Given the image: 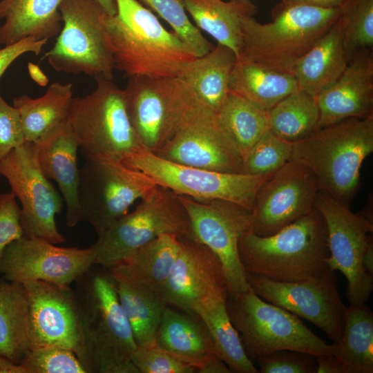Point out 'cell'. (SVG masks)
<instances>
[{
    "label": "cell",
    "mask_w": 373,
    "mask_h": 373,
    "mask_svg": "<svg viewBox=\"0 0 373 373\" xmlns=\"http://www.w3.org/2000/svg\"><path fill=\"white\" fill-rule=\"evenodd\" d=\"M117 13L106 18L114 68L126 77H178L196 57L182 39L136 0H115Z\"/></svg>",
    "instance_id": "obj_3"
},
{
    "label": "cell",
    "mask_w": 373,
    "mask_h": 373,
    "mask_svg": "<svg viewBox=\"0 0 373 373\" xmlns=\"http://www.w3.org/2000/svg\"><path fill=\"white\" fill-rule=\"evenodd\" d=\"M180 240L179 254L162 292L168 305L194 314L197 301L228 294L226 278L221 261L208 247L192 237Z\"/></svg>",
    "instance_id": "obj_21"
},
{
    "label": "cell",
    "mask_w": 373,
    "mask_h": 373,
    "mask_svg": "<svg viewBox=\"0 0 373 373\" xmlns=\"http://www.w3.org/2000/svg\"><path fill=\"white\" fill-rule=\"evenodd\" d=\"M95 79L92 93L73 97L67 122L86 160L122 162L145 149L130 120L123 90L113 80Z\"/></svg>",
    "instance_id": "obj_6"
},
{
    "label": "cell",
    "mask_w": 373,
    "mask_h": 373,
    "mask_svg": "<svg viewBox=\"0 0 373 373\" xmlns=\"http://www.w3.org/2000/svg\"><path fill=\"white\" fill-rule=\"evenodd\" d=\"M63 0H1L0 44L7 46L23 39H50L62 28L59 7Z\"/></svg>",
    "instance_id": "obj_26"
},
{
    "label": "cell",
    "mask_w": 373,
    "mask_h": 373,
    "mask_svg": "<svg viewBox=\"0 0 373 373\" xmlns=\"http://www.w3.org/2000/svg\"><path fill=\"white\" fill-rule=\"evenodd\" d=\"M195 26L231 48L238 57L240 49V19L254 16L256 6L251 0H180Z\"/></svg>",
    "instance_id": "obj_30"
},
{
    "label": "cell",
    "mask_w": 373,
    "mask_h": 373,
    "mask_svg": "<svg viewBox=\"0 0 373 373\" xmlns=\"http://www.w3.org/2000/svg\"><path fill=\"white\" fill-rule=\"evenodd\" d=\"M73 99L72 84L58 82L50 84L40 97L23 95L13 98L26 142L37 143L66 123Z\"/></svg>",
    "instance_id": "obj_29"
},
{
    "label": "cell",
    "mask_w": 373,
    "mask_h": 373,
    "mask_svg": "<svg viewBox=\"0 0 373 373\" xmlns=\"http://www.w3.org/2000/svg\"><path fill=\"white\" fill-rule=\"evenodd\" d=\"M107 269L115 283L120 305L137 347L155 344L157 328L168 306L162 289L146 281L124 262Z\"/></svg>",
    "instance_id": "obj_23"
},
{
    "label": "cell",
    "mask_w": 373,
    "mask_h": 373,
    "mask_svg": "<svg viewBox=\"0 0 373 373\" xmlns=\"http://www.w3.org/2000/svg\"><path fill=\"white\" fill-rule=\"evenodd\" d=\"M344 0H282L285 5H309L324 8H339Z\"/></svg>",
    "instance_id": "obj_48"
},
{
    "label": "cell",
    "mask_w": 373,
    "mask_h": 373,
    "mask_svg": "<svg viewBox=\"0 0 373 373\" xmlns=\"http://www.w3.org/2000/svg\"><path fill=\"white\" fill-rule=\"evenodd\" d=\"M338 21L349 60L358 51L373 47V0H344Z\"/></svg>",
    "instance_id": "obj_38"
},
{
    "label": "cell",
    "mask_w": 373,
    "mask_h": 373,
    "mask_svg": "<svg viewBox=\"0 0 373 373\" xmlns=\"http://www.w3.org/2000/svg\"><path fill=\"white\" fill-rule=\"evenodd\" d=\"M317 373H345L341 362L333 354L316 356Z\"/></svg>",
    "instance_id": "obj_47"
},
{
    "label": "cell",
    "mask_w": 373,
    "mask_h": 373,
    "mask_svg": "<svg viewBox=\"0 0 373 373\" xmlns=\"http://www.w3.org/2000/svg\"><path fill=\"white\" fill-rule=\"evenodd\" d=\"M22 364L28 373H87L73 351L55 345L32 348Z\"/></svg>",
    "instance_id": "obj_41"
},
{
    "label": "cell",
    "mask_w": 373,
    "mask_h": 373,
    "mask_svg": "<svg viewBox=\"0 0 373 373\" xmlns=\"http://www.w3.org/2000/svg\"><path fill=\"white\" fill-rule=\"evenodd\" d=\"M162 233L178 238L191 237L188 213L178 195L157 186L127 213L98 236L95 265L109 268L123 262L133 251Z\"/></svg>",
    "instance_id": "obj_9"
},
{
    "label": "cell",
    "mask_w": 373,
    "mask_h": 373,
    "mask_svg": "<svg viewBox=\"0 0 373 373\" xmlns=\"http://www.w3.org/2000/svg\"><path fill=\"white\" fill-rule=\"evenodd\" d=\"M136 1L166 21L195 57L205 55L214 47L190 21L180 0Z\"/></svg>",
    "instance_id": "obj_40"
},
{
    "label": "cell",
    "mask_w": 373,
    "mask_h": 373,
    "mask_svg": "<svg viewBox=\"0 0 373 373\" xmlns=\"http://www.w3.org/2000/svg\"><path fill=\"white\" fill-rule=\"evenodd\" d=\"M226 307L246 355L253 363L282 350L315 356L332 353V345L314 334L298 316L265 300L250 287L228 296Z\"/></svg>",
    "instance_id": "obj_7"
},
{
    "label": "cell",
    "mask_w": 373,
    "mask_h": 373,
    "mask_svg": "<svg viewBox=\"0 0 373 373\" xmlns=\"http://www.w3.org/2000/svg\"><path fill=\"white\" fill-rule=\"evenodd\" d=\"M216 115L236 143L242 158L254 143L269 130L268 111L231 92Z\"/></svg>",
    "instance_id": "obj_36"
},
{
    "label": "cell",
    "mask_w": 373,
    "mask_h": 373,
    "mask_svg": "<svg viewBox=\"0 0 373 373\" xmlns=\"http://www.w3.org/2000/svg\"><path fill=\"white\" fill-rule=\"evenodd\" d=\"M156 186L149 176L121 162L86 160L79 169L78 186L82 220L99 236Z\"/></svg>",
    "instance_id": "obj_12"
},
{
    "label": "cell",
    "mask_w": 373,
    "mask_h": 373,
    "mask_svg": "<svg viewBox=\"0 0 373 373\" xmlns=\"http://www.w3.org/2000/svg\"><path fill=\"white\" fill-rule=\"evenodd\" d=\"M340 8L276 4L271 21L253 16L240 19V49L237 57L292 75L300 59L335 23Z\"/></svg>",
    "instance_id": "obj_5"
},
{
    "label": "cell",
    "mask_w": 373,
    "mask_h": 373,
    "mask_svg": "<svg viewBox=\"0 0 373 373\" xmlns=\"http://www.w3.org/2000/svg\"><path fill=\"white\" fill-rule=\"evenodd\" d=\"M228 294H220L202 298L193 305L208 328L221 358L231 372H259L245 352L239 334L229 317L226 301Z\"/></svg>",
    "instance_id": "obj_33"
},
{
    "label": "cell",
    "mask_w": 373,
    "mask_h": 373,
    "mask_svg": "<svg viewBox=\"0 0 373 373\" xmlns=\"http://www.w3.org/2000/svg\"><path fill=\"white\" fill-rule=\"evenodd\" d=\"M180 250V238L162 233L133 251L123 262L146 281L162 289Z\"/></svg>",
    "instance_id": "obj_37"
},
{
    "label": "cell",
    "mask_w": 373,
    "mask_h": 373,
    "mask_svg": "<svg viewBox=\"0 0 373 373\" xmlns=\"http://www.w3.org/2000/svg\"><path fill=\"white\" fill-rule=\"evenodd\" d=\"M332 354L345 373L373 372V313L365 304L347 307L342 336L332 344Z\"/></svg>",
    "instance_id": "obj_34"
},
{
    "label": "cell",
    "mask_w": 373,
    "mask_h": 373,
    "mask_svg": "<svg viewBox=\"0 0 373 373\" xmlns=\"http://www.w3.org/2000/svg\"><path fill=\"white\" fill-rule=\"evenodd\" d=\"M191 223V237L208 247L222 262L228 296L247 291L249 284L238 254V242L251 231V211L222 200H196L178 195Z\"/></svg>",
    "instance_id": "obj_14"
},
{
    "label": "cell",
    "mask_w": 373,
    "mask_h": 373,
    "mask_svg": "<svg viewBox=\"0 0 373 373\" xmlns=\"http://www.w3.org/2000/svg\"><path fill=\"white\" fill-rule=\"evenodd\" d=\"M59 10L62 28L54 46L43 58L57 72L113 80L107 12L96 0H63Z\"/></svg>",
    "instance_id": "obj_8"
},
{
    "label": "cell",
    "mask_w": 373,
    "mask_h": 373,
    "mask_svg": "<svg viewBox=\"0 0 373 373\" xmlns=\"http://www.w3.org/2000/svg\"><path fill=\"white\" fill-rule=\"evenodd\" d=\"M268 117L269 130L273 133L294 143L318 128L316 97L298 89L269 110Z\"/></svg>",
    "instance_id": "obj_35"
},
{
    "label": "cell",
    "mask_w": 373,
    "mask_h": 373,
    "mask_svg": "<svg viewBox=\"0 0 373 373\" xmlns=\"http://www.w3.org/2000/svg\"><path fill=\"white\" fill-rule=\"evenodd\" d=\"M155 344L194 367L195 372L212 356L220 357L208 328L198 315L168 307L157 328Z\"/></svg>",
    "instance_id": "obj_25"
},
{
    "label": "cell",
    "mask_w": 373,
    "mask_h": 373,
    "mask_svg": "<svg viewBox=\"0 0 373 373\" xmlns=\"http://www.w3.org/2000/svg\"><path fill=\"white\" fill-rule=\"evenodd\" d=\"M93 267L75 282L87 373H140L131 357L137 347L108 269Z\"/></svg>",
    "instance_id": "obj_1"
},
{
    "label": "cell",
    "mask_w": 373,
    "mask_h": 373,
    "mask_svg": "<svg viewBox=\"0 0 373 373\" xmlns=\"http://www.w3.org/2000/svg\"><path fill=\"white\" fill-rule=\"evenodd\" d=\"M35 144L39 168L48 179L57 183L66 206V225L73 227L82 221L77 142L66 122Z\"/></svg>",
    "instance_id": "obj_24"
},
{
    "label": "cell",
    "mask_w": 373,
    "mask_h": 373,
    "mask_svg": "<svg viewBox=\"0 0 373 373\" xmlns=\"http://www.w3.org/2000/svg\"><path fill=\"white\" fill-rule=\"evenodd\" d=\"M373 152V116L319 128L293 143L291 159L308 167L320 191L350 208L361 187V169Z\"/></svg>",
    "instance_id": "obj_4"
},
{
    "label": "cell",
    "mask_w": 373,
    "mask_h": 373,
    "mask_svg": "<svg viewBox=\"0 0 373 373\" xmlns=\"http://www.w3.org/2000/svg\"><path fill=\"white\" fill-rule=\"evenodd\" d=\"M31 349L26 289L23 284L0 280V354L21 364Z\"/></svg>",
    "instance_id": "obj_31"
},
{
    "label": "cell",
    "mask_w": 373,
    "mask_h": 373,
    "mask_svg": "<svg viewBox=\"0 0 373 373\" xmlns=\"http://www.w3.org/2000/svg\"><path fill=\"white\" fill-rule=\"evenodd\" d=\"M348 61L338 19L300 59L292 75L299 90L316 97L341 75Z\"/></svg>",
    "instance_id": "obj_28"
},
{
    "label": "cell",
    "mask_w": 373,
    "mask_h": 373,
    "mask_svg": "<svg viewBox=\"0 0 373 373\" xmlns=\"http://www.w3.org/2000/svg\"><path fill=\"white\" fill-rule=\"evenodd\" d=\"M26 142L19 112L0 93V161Z\"/></svg>",
    "instance_id": "obj_44"
},
{
    "label": "cell",
    "mask_w": 373,
    "mask_h": 373,
    "mask_svg": "<svg viewBox=\"0 0 373 373\" xmlns=\"http://www.w3.org/2000/svg\"><path fill=\"white\" fill-rule=\"evenodd\" d=\"M246 275L249 287L258 296L311 322L333 343L340 341L347 307L341 298L334 271L329 269L318 278L294 283Z\"/></svg>",
    "instance_id": "obj_17"
},
{
    "label": "cell",
    "mask_w": 373,
    "mask_h": 373,
    "mask_svg": "<svg viewBox=\"0 0 373 373\" xmlns=\"http://www.w3.org/2000/svg\"><path fill=\"white\" fill-rule=\"evenodd\" d=\"M238 254L246 274L280 283L318 278L329 269L325 222L314 208L272 235L248 231L239 240Z\"/></svg>",
    "instance_id": "obj_2"
},
{
    "label": "cell",
    "mask_w": 373,
    "mask_h": 373,
    "mask_svg": "<svg viewBox=\"0 0 373 373\" xmlns=\"http://www.w3.org/2000/svg\"><path fill=\"white\" fill-rule=\"evenodd\" d=\"M23 285L29 302L32 348L59 346L70 350L80 360L83 335L75 291L70 286L44 281Z\"/></svg>",
    "instance_id": "obj_20"
},
{
    "label": "cell",
    "mask_w": 373,
    "mask_h": 373,
    "mask_svg": "<svg viewBox=\"0 0 373 373\" xmlns=\"http://www.w3.org/2000/svg\"><path fill=\"white\" fill-rule=\"evenodd\" d=\"M294 76L269 69L237 57L229 82V90L268 111L298 90Z\"/></svg>",
    "instance_id": "obj_32"
},
{
    "label": "cell",
    "mask_w": 373,
    "mask_h": 373,
    "mask_svg": "<svg viewBox=\"0 0 373 373\" xmlns=\"http://www.w3.org/2000/svg\"><path fill=\"white\" fill-rule=\"evenodd\" d=\"M320 191L312 171L291 159L258 189L251 210V231L268 236L309 213Z\"/></svg>",
    "instance_id": "obj_19"
},
{
    "label": "cell",
    "mask_w": 373,
    "mask_h": 373,
    "mask_svg": "<svg viewBox=\"0 0 373 373\" xmlns=\"http://www.w3.org/2000/svg\"><path fill=\"white\" fill-rule=\"evenodd\" d=\"M158 157L195 168L242 173V155L216 113L198 102L159 150Z\"/></svg>",
    "instance_id": "obj_16"
},
{
    "label": "cell",
    "mask_w": 373,
    "mask_h": 373,
    "mask_svg": "<svg viewBox=\"0 0 373 373\" xmlns=\"http://www.w3.org/2000/svg\"><path fill=\"white\" fill-rule=\"evenodd\" d=\"M0 373H28L26 367L0 354Z\"/></svg>",
    "instance_id": "obj_49"
},
{
    "label": "cell",
    "mask_w": 373,
    "mask_h": 373,
    "mask_svg": "<svg viewBox=\"0 0 373 373\" xmlns=\"http://www.w3.org/2000/svg\"><path fill=\"white\" fill-rule=\"evenodd\" d=\"M47 39L37 40L32 37L23 39L0 49V79L8 67L20 56L28 52L39 55Z\"/></svg>",
    "instance_id": "obj_46"
},
{
    "label": "cell",
    "mask_w": 373,
    "mask_h": 373,
    "mask_svg": "<svg viewBox=\"0 0 373 373\" xmlns=\"http://www.w3.org/2000/svg\"><path fill=\"white\" fill-rule=\"evenodd\" d=\"M107 12L108 15H114L117 13L115 0H96Z\"/></svg>",
    "instance_id": "obj_51"
},
{
    "label": "cell",
    "mask_w": 373,
    "mask_h": 373,
    "mask_svg": "<svg viewBox=\"0 0 373 373\" xmlns=\"http://www.w3.org/2000/svg\"><path fill=\"white\" fill-rule=\"evenodd\" d=\"M316 100L318 128L349 118L373 116L372 49L356 52L341 75L317 95Z\"/></svg>",
    "instance_id": "obj_22"
},
{
    "label": "cell",
    "mask_w": 373,
    "mask_h": 373,
    "mask_svg": "<svg viewBox=\"0 0 373 373\" xmlns=\"http://www.w3.org/2000/svg\"><path fill=\"white\" fill-rule=\"evenodd\" d=\"M315 208L327 227L329 269L345 277L350 304H365L373 289V276L365 270L362 259L368 236L373 232V220L354 213L321 191L316 195Z\"/></svg>",
    "instance_id": "obj_15"
},
{
    "label": "cell",
    "mask_w": 373,
    "mask_h": 373,
    "mask_svg": "<svg viewBox=\"0 0 373 373\" xmlns=\"http://www.w3.org/2000/svg\"><path fill=\"white\" fill-rule=\"evenodd\" d=\"M292 150L293 143L269 130L244 156L241 173L252 175L274 173L291 160Z\"/></svg>",
    "instance_id": "obj_39"
},
{
    "label": "cell",
    "mask_w": 373,
    "mask_h": 373,
    "mask_svg": "<svg viewBox=\"0 0 373 373\" xmlns=\"http://www.w3.org/2000/svg\"><path fill=\"white\" fill-rule=\"evenodd\" d=\"M122 163L178 195L196 200L229 201L250 211L258 189L274 173L252 175L209 171L172 162L145 149Z\"/></svg>",
    "instance_id": "obj_11"
},
{
    "label": "cell",
    "mask_w": 373,
    "mask_h": 373,
    "mask_svg": "<svg viewBox=\"0 0 373 373\" xmlns=\"http://www.w3.org/2000/svg\"><path fill=\"white\" fill-rule=\"evenodd\" d=\"M236 59L231 48L218 44L205 55L186 63L178 77L190 86L202 105L216 113L230 93Z\"/></svg>",
    "instance_id": "obj_27"
},
{
    "label": "cell",
    "mask_w": 373,
    "mask_h": 373,
    "mask_svg": "<svg viewBox=\"0 0 373 373\" xmlns=\"http://www.w3.org/2000/svg\"><path fill=\"white\" fill-rule=\"evenodd\" d=\"M362 263L365 270L373 276V237L372 233H370L367 239V245L364 252Z\"/></svg>",
    "instance_id": "obj_50"
},
{
    "label": "cell",
    "mask_w": 373,
    "mask_h": 373,
    "mask_svg": "<svg viewBox=\"0 0 373 373\" xmlns=\"http://www.w3.org/2000/svg\"><path fill=\"white\" fill-rule=\"evenodd\" d=\"M90 247H60L41 239L23 236L12 242L0 260V274L11 282L44 281L70 286L95 265Z\"/></svg>",
    "instance_id": "obj_18"
},
{
    "label": "cell",
    "mask_w": 373,
    "mask_h": 373,
    "mask_svg": "<svg viewBox=\"0 0 373 373\" xmlns=\"http://www.w3.org/2000/svg\"><path fill=\"white\" fill-rule=\"evenodd\" d=\"M0 175L21 202L23 236L52 244L64 242L55 222V215L62 208L61 198L39 168L35 143L26 142L12 150L0 161Z\"/></svg>",
    "instance_id": "obj_13"
},
{
    "label": "cell",
    "mask_w": 373,
    "mask_h": 373,
    "mask_svg": "<svg viewBox=\"0 0 373 373\" xmlns=\"http://www.w3.org/2000/svg\"><path fill=\"white\" fill-rule=\"evenodd\" d=\"M128 79L123 91L130 120L143 147L155 153L199 102L190 86L178 77Z\"/></svg>",
    "instance_id": "obj_10"
},
{
    "label": "cell",
    "mask_w": 373,
    "mask_h": 373,
    "mask_svg": "<svg viewBox=\"0 0 373 373\" xmlns=\"http://www.w3.org/2000/svg\"><path fill=\"white\" fill-rule=\"evenodd\" d=\"M140 373H193L191 365L176 358L155 343L137 347L131 357Z\"/></svg>",
    "instance_id": "obj_42"
},
{
    "label": "cell",
    "mask_w": 373,
    "mask_h": 373,
    "mask_svg": "<svg viewBox=\"0 0 373 373\" xmlns=\"http://www.w3.org/2000/svg\"><path fill=\"white\" fill-rule=\"evenodd\" d=\"M316 356L296 350H282L260 358V373H317Z\"/></svg>",
    "instance_id": "obj_43"
},
{
    "label": "cell",
    "mask_w": 373,
    "mask_h": 373,
    "mask_svg": "<svg viewBox=\"0 0 373 373\" xmlns=\"http://www.w3.org/2000/svg\"><path fill=\"white\" fill-rule=\"evenodd\" d=\"M23 236L16 197L12 192L0 193V260L8 245Z\"/></svg>",
    "instance_id": "obj_45"
}]
</instances>
